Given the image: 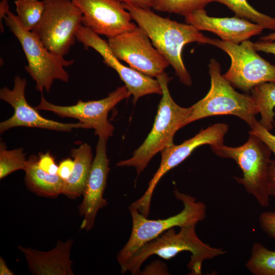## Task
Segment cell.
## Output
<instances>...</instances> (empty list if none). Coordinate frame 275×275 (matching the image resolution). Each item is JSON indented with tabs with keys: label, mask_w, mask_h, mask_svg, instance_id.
<instances>
[{
	"label": "cell",
	"mask_w": 275,
	"mask_h": 275,
	"mask_svg": "<svg viewBox=\"0 0 275 275\" xmlns=\"http://www.w3.org/2000/svg\"><path fill=\"white\" fill-rule=\"evenodd\" d=\"M123 4L138 26L145 31L153 46L173 68L179 80L191 86V78L182 58L183 48L192 42L207 44L208 37L191 24L162 17L151 9Z\"/></svg>",
	"instance_id": "obj_1"
},
{
	"label": "cell",
	"mask_w": 275,
	"mask_h": 275,
	"mask_svg": "<svg viewBox=\"0 0 275 275\" xmlns=\"http://www.w3.org/2000/svg\"><path fill=\"white\" fill-rule=\"evenodd\" d=\"M196 226L191 225L180 227L178 233L174 228H171L144 244L120 266L121 272L129 271L131 274H139L143 263L152 255L169 260L182 252L188 251L191 254L187 264L189 274H202V264L205 260L224 255L227 252L204 243L198 236Z\"/></svg>",
	"instance_id": "obj_2"
},
{
	"label": "cell",
	"mask_w": 275,
	"mask_h": 275,
	"mask_svg": "<svg viewBox=\"0 0 275 275\" xmlns=\"http://www.w3.org/2000/svg\"><path fill=\"white\" fill-rule=\"evenodd\" d=\"M162 89V97L158 105L152 128L143 144L132 156L119 161L118 167H133L139 175L152 158L165 148L174 144L176 132L185 126L191 111V107H182L173 99L168 84L171 78L165 72L156 77Z\"/></svg>",
	"instance_id": "obj_3"
},
{
	"label": "cell",
	"mask_w": 275,
	"mask_h": 275,
	"mask_svg": "<svg viewBox=\"0 0 275 275\" xmlns=\"http://www.w3.org/2000/svg\"><path fill=\"white\" fill-rule=\"evenodd\" d=\"M209 73L210 88L206 95L191 107L186 125L210 116L231 115L245 121L252 128L257 121L258 106L251 95L240 94L221 74L219 63L214 59L210 61Z\"/></svg>",
	"instance_id": "obj_4"
},
{
	"label": "cell",
	"mask_w": 275,
	"mask_h": 275,
	"mask_svg": "<svg viewBox=\"0 0 275 275\" xmlns=\"http://www.w3.org/2000/svg\"><path fill=\"white\" fill-rule=\"evenodd\" d=\"M4 21L22 46L28 62L24 69L35 82L37 91L49 92L56 80L69 81V75L65 68L73 64V60H66L49 50L32 31L24 28L11 11Z\"/></svg>",
	"instance_id": "obj_5"
},
{
	"label": "cell",
	"mask_w": 275,
	"mask_h": 275,
	"mask_svg": "<svg viewBox=\"0 0 275 275\" xmlns=\"http://www.w3.org/2000/svg\"><path fill=\"white\" fill-rule=\"evenodd\" d=\"M175 197L184 206L179 213L162 219H149L135 207L128 209L132 218V230L130 237L117 255L121 266L142 245L157 238L167 230L175 227H182L197 225L206 216V207L202 202L197 201L194 197L175 189Z\"/></svg>",
	"instance_id": "obj_6"
},
{
	"label": "cell",
	"mask_w": 275,
	"mask_h": 275,
	"mask_svg": "<svg viewBox=\"0 0 275 275\" xmlns=\"http://www.w3.org/2000/svg\"><path fill=\"white\" fill-rule=\"evenodd\" d=\"M210 148L218 156L235 160L243 174L242 177H235V180L244 186L261 206L268 207L270 196L267 171L272 151L267 145L256 135L250 134L246 142L240 146L231 147L221 144Z\"/></svg>",
	"instance_id": "obj_7"
},
{
	"label": "cell",
	"mask_w": 275,
	"mask_h": 275,
	"mask_svg": "<svg viewBox=\"0 0 275 275\" xmlns=\"http://www.w3.org/2000/svg\"><path fill=\"white\" fill-rule=\"evenodd\" d=\"M43 1V14L32 31L49 50L65 57L76 41L82 13L72 0Z\"/></svg>",
	"instance_id": "obj_8"
},
{
	"label": "cell",
	"mask_w": 275,
	"mask_h": 275,
	"mask_svg": "<svg viewBox=\"0 0 275 275\" xmlns=\"http://www.w3.org/2000/svg\"><path fill=\"white\" fill-rule=\"evenodd\" d=\"M207 44L222 49L230 57L231 66L223 76L233 87L248 92L260 84L275 82V66L260 57L250 41L236 44L208 38Z\"/></svg>",
	"instance_id": "obj_9"
},
{
	"label": "cell",
	"mask_w": 275,
	"mask_h": 275,
	"mask_svg": "<svg viewBox=\"0 0 275 275\" xmlns=\"http://www.w3.org/2000/svg\"><path fill=\"white\" fill-rule=\"evenodd\" d=\"M130 95L124 85L118 87L103 99L88 101L78 100L75 104L62 106L50 103L42 94L40 102L35 107L38 110L51 112L61 118L76 119L87 125L90 129H93L99 138L107 141L114 130L107 119L108 112Z\"/></svg>",
	"instance_id": "obj_10"
},
{
	"label": "cell",
	"mask_w": 275,
	"mask_h": 275,
	"mask_svg": "<svg viewBox=\"0 0 275 275\" xmlns=\"http://www.w3.org/2000/svg\"><path fill=\"white\" fill-rule=\"evenodd\" d=\"M228 125L219 123L201 130L195 136L182 144L168 146L161 152V161L158 169L148 183L144 195L130 205L136 208L146 217L150 213L151 198L155 188L160 179L168 172L183 162L197 147L203 145L210 146L223 144L228 131Z\"/></svg>",
	"instance_id": "obj_11"
},
{
	"label": "cell",
	"mask_w": 275,
	"mask_h": 275,
	"mask_svg": "<svg viewBox=\"0 0 275 275\" xmlns=\"http://www.w3.org/2000/svg\"><path fill=\"white\" fill-rule=\"evenodd\" d=\"M150 40L145 31L136 26L108 39L107 42L118 59L139 72L156 77L170 64Z\"/></svg>",
	"instance_id": "obj_12"
},
{
	"label": "cell",
	"mask_w": 275,
	"mask_h": 275,
	"mask_svg": "<svg viewBox=\"0 0 275 275\" xmlns=\"http://www.w3.org/2000/svg\"><path fill=\"white\" fill-rule=\"evenodd\" d=\"M27 81L16 75L14 79L12 89L5 87L0 90V99L9 103L14 109L13 116L0 123V133L13 127H34L48 130L70 132L73 129H90L80 122L64 123L49 120L42 117L36 107L27 102L25 90Z\"/></svg>",
	"instance_id": "obj_13"
},
{
	"label": "cell",
	"mask_w": 275,
	"mask_h": 275,
	"mask_svg": "<svg viewBox=\"0 0 275 275\" xmlns=\"http://www.w3.org/2000/svg\"><path fill=\"white\" fill-rule=\"evenodd\" d=\"M76 37V40L85 48H92L98 52L102 57L103 63L117 72L128 92L133 96L134 103L145 95L162 94L161 87L157 79L122 64L111 51L107 41L102 39L91 29L82 25L77 31Z\"/></svg>",
	"instance_id": "obj_14"
},
{
	"label": "cell",
	"mask_w": 275,
	"mask_h": 275,
	"mask_svg": "<svg viewBox=\"0 0 275 275\" xmlns=\"http://www.w3.org/2000/svg\"><path fill=\"white\" fill-rule=\"evenodd\" d=\"M82 13V25L108 39L136 26L123 4L116 0H72Z\"/></svg>",
	"instance_id": "obj_15"
},
{
	"label": "cell",
	"mask_w": 275,
	"mask_h": 275,
	"mask_svg": "<svg viewBox=\"0 0 275 275\" xmlns=\"http://www.w3.org/2000/svg\"><path fill=\"white\" fill-rule=\"evenodd\" d=\"M107 141L99 138L90 175L82 194L83 200L79 206V213L83 220L81 229L91 230L98 211L108 205L103 198L109 171V161L106 155Z\"/></svg>",
	"instance_id": "obj_16"
},
{
	"label": "cell",
	"mask_w": 275,
	"mask_h": 275,
	"mask_svg": "<svg viewBox=\"0 0 275 275\" xmlns=\"http://www.w3.org/2000/svg\"><path fill=\"white\" fill-rule=\"evenodd\" d=\"M185 17L186 23L191 24L199 31L212 32L222 40L239 44L252 36L260 35L264 28L260 25L235 16L214 17L207 14L205 9L195 11Z\"/></svg>",
	"instance_id": "obj_17"
},
{
	"label": "cell",
	"mask_w": 275,
	"mask_h": 275,
	"mask_svg": "<svg viewBox=\"0 0 275 275\" xmlns=\"http://www.w3.org/2000/svg\"><path fill=\"white\" fill-rule=\"evenodd\" d=\"M73 240H58L56 246L47 252L18 246L24 254L31 272L35 275H73V262L70 259Z\"/></svg>",
	"instance_id": "obj_18"
},
{
	"label": "cell",
	"mask_w": 275,
	"mask_h": 275,
	"mask_svg": "<svg viewBox=\"0 0 275 275\" xmlns=\"http://www.w3.org/2000/svg\"><path fill=\"white\" fill-rule=\"evenodd\" d=\"M70 152L74 167L70 177L64 180L62 194L74 200L82 195L93 159L91 147L86 143L77 148H72Z\"/></svg>",
	"instance_id": "obj_19"
},
{
	"label": "cell",
	"mask_w": 275,
	"mask_h": 275,
	"mask_svg": "<svg viewBox=\"0 0 275 275\" xmlns=\"http://www.w3.org/2000/svg\"><path fill=\"white\" fill-rule=\"evenodd\" d=\"M24 172L26 187L38 196L55 198L62 194L64 180L58 175L48 174L38 165V157L32 155Z\"/></svg>",
	"instance_id": "obj_20"
},
{
	"label": "cell",
	"mask_w": 275,
	"mask_h": 275,
	"mask_svg": "<svg viewBox=\"0 0 275 275\" xmlns=\"http://www.w3.org/2000/svg\"><path fill=\"white\" fill-rule=\"evenodd\" d=\"M251 96L256 102L261 115L260 124L270 131L273 128L275 112V82H266L254 87Z\"/></svg>",
	"instance_id": "obj_21"
},
{
	"label": "cell",
	"mask_w": 275,
	"mask_h": 275,
	"mask_svg": "<svg viewBox=\"0 0 275 275\" xmlns=\"http://www.w3.org/2000/svg\"><path fill=\"white\" fill-rule=\"evenodd\" d=\"M245 266L254 275H275V251L259 242L254 243Z\"/></svg>",
	"instance_id": "obj_22"
},
{
	"label": "cell",
	"mask_w": 275,
	"mask_h": 275,
	"mask_svg": "<svg viewBox=\"0 0 275 275\" xmlns=\"http://www.w3.org/2000/svg\"><path fill=\"white\" fill-rule=\"evenodd\" d=\"M226 5L235 16L261 25L264 29L275 31V18L259 12L247 0H212Z\"/></svg>",
	"instance_id": "obj_23"
},
{
	"label": "cell",
	"mask_w": 275,
	"mask_h": 275,
	"mask_svg": "<svg viewBox=\"0 0 275 275\" xmlns=\"http://www.w3.org/2000/svg\"><path fill=\"white\" fill-rule=\"evenodd\" d=\"M16 16L26 30L32 31L41 19L45 8L43 0H16Z\"/></svg>",
	"instance_id": "obj_24"
},
{
	"label": "cell",
	"mask_w": 275,
	"mask_h": 275,
	"mask_svg": "<svg viewBox=\"0 0 275 275\" xmlns=\"http://www.w3.org/2000/svg\"><path fill=\"white\" fill-rule=\"evenodd\" d=\"M28 163L23 149L18 148L8 150L6 144L0 143V179L19 170H25Z\"/></svg>",
	"instance_id": "obj_25"
},
{
	"label": "cell",
	"mask_w": 275,
	"mask_h": 275,
	"mask_svg": "<svg viewBox=\"0 0 275 275\" xmlns=\"http://www.w3.org/2000/svg\"><path fill=\"white\" fill-rule=\"evenodd\" d=\"M212 0H156L152 8L159 12L174 13L185 16L204 9Z\"/></svg>",
	"instance_id": "obj_26"
},
{
	"label": "cell",
	"mask_w": 275,
	"mask_h": 275,
	"mask_svg": "<svg viewBox=\"0 0 275 275\" xmlns=\"http://www.w3.org/2000/svg\"><path fill=\"white\" fill-rule=\"evenodd\" d=\"M249 134H253L258 136L267 145L275 155V135L262 126L259 121H257L251 128Z\"/></svg>",
	"instance_id": "obj_27"
},
{
	"label": "cell",
	"mask_w": 275,
	"mask_h": 275,
	"mask_svg": "<svg viewBox=\"0 0 275 275\" xmlns=\"http://www.w3.org/2000/svg\"><path fill=\"white\" fill-rule=\"evenodd\" d=\"M262 230L270 237L275 239V211H264L259 217Z\"/></svg>",
	"instance_id": "obj_28"
},
{
	"label": "cell",
	"mask_w": 275,
	"mask_h": 275,
	"mask_svg": "<svg viewBox=\"0 0 275 275\" xmlns=\"http://www.w3.org/2000/svg\"><path fill=\"white\" fill-rule=\"evenodd\" d=\"M37 163L40 168L44 172L52 175L57 174L58 166L49 152L40 154Z\"/></svg>",
	"instance_id": "obj_29"
},
{
	"label": "cell",
	"mask_w": 275,
	"mask_h": 275,
	"mask_svg": "<svg viewBox=\"0 0 275 275\" xmlns=\"http://www.w3.org/2000/svg\"><path fill=\"white\" fill-rule=\"evenodd\" d=\"M74 167L73 159L66 158L60 162L58 166L57 174L63 180L68 179L71 175Z\"/></svg>",
	"instance_id": "obj_30"
},
{
	"label": "cell",
	"mask_w": 275,
	"mask_h": 275,
	"mask_svg": "<svg viewBox=\"0 0 275 275\" xmlns=\"http://www.w3.org/2000/svg\"><path fill=\"white\" fill-rule=\"evenodd\" d=\"M267 182L270 196L275 197V160H271L268 168Z\"/></svg>",
	"instance_id": "obj_31"
},
{
	"label": "cell",
	"mask_w": 275,
	"mask_h": 275,
	"mask_svg": "<svg viewBox=\"0 0 275 275\" xmlns=\"http://www.w3.org/2000/svg\"><path fill=\"white\" fill-rule=\"evenodd\" d=\"M255 49L267 53H271L275 56V41H260L253 43Z\"/></svg>",
	"instance_id": "obj_32"
},
{
	"label": "cell",
	"mask_w": 275,
	"mask_h": 275,
	"mask_svg": "<svg viewBox=\"0 0 275 275\" xmlns=\"http://www.w3.org/2000/svg\"><path fill=\"white\" fill-rule=\"evenodd\" d=\"M122 3L131 5L135 7L150 9L156 0H116Z\"/></svg>",
	"instance_id": "obj_33"
},
{
	"label": "cell",
	"mask_w": 275,
	"mask_h": 275,
	"mask_svg": "<svg viewBox=\"0 0 275 275\" xmlns=\"http://www.w3.org/2000/svg\"><path fill=\"white\" fill-rule=\"evenodd\" d=\"M10 11L8 0H2L0 2V29L2 33L4 31L3 20L4 21Z\"/></svg>",
	"instance_id": "obj_34"
},
{
	"label": "cell",
	"mask_w": 275,
	"mask_h": 275,
	"mask_svg": "<svg viewBox=\"0 0 275 275\" xmlns=\"http://www.w3.org/2000/svg\"><path fill=\"white\" fill-rule=\"evenodd\" d=\"M13 272L8 267L4 259L0 257V275H14Z\"/></svg>",
	"instance_id": "obj_35"
},
{
	"label": "cell",
	"mask_w": 275,
	"mask_h": 275,
	"mask_svg": "<svg viewBox=\"0 0 275 275\" xmlns=\"http://www.w3.org/2000/svg\"><path fill=\"white\" fill-rule=\"evenodd\" d=\"M260 41H275V32L260 38Z\"/></svg>",
	"instance_id": "obj_36"
}]
</instances>
